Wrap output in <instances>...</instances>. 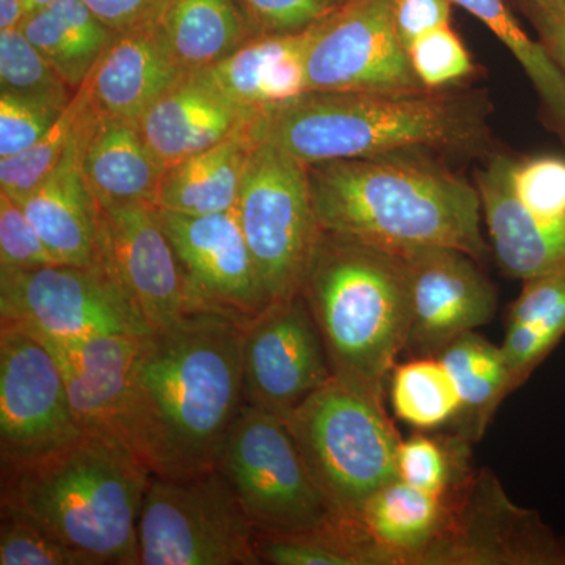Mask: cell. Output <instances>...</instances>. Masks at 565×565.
<instances>
[{
  "label": "cell",
  "instance_id": "f35d334b",
  "mask_svg": "<svg viewBox=\"0 0 565 565\" xmlns=\"http://www.w3.org/2000/svg\"><path fill=\"white\" fill-rule=\"evenodd\" d=\"M255 35L310 31L343 6V0H236Z\"/></svg>",
  "mask_w": 565,
  "mask_h": 565
},
{
  "label": "cell",
  "instance_id": "7a4b0ae2",
  "mask_svg": "<svg viewBox=\"0 0 565 565\" xmlns=\"http://www.w3.org/2000/svg\"><path fill=\"white\" fill-rule=\"evenodd\" d=\"M486 104L446 92H308L259 114L252 139L267 141L305 167L394 152L471 150L486 141Z\"/></svg>",
  "mask_w": 565,
  "mask_h": 565
},
{
  "label": "cell",
  "instance_id": "ab89813d",
  "mask_svg": "<svg viewBox=\"0 0 565 565\" xmlns=\"http://www.w3.org/2000/svg\"><path fill=\"white\" fill-rule=\"evenodd\" d=\"M62 264L43 243L17 200L0 192V270L35 269Z\"/></svg>",
  "mask_w": 565,
  "mask_h": 565
},
{
  "label": "cell",
  "instance_id": "52a82bcc",
  "mask_svg": "<svg viewBox=\"0 0 565 565\" xmlns=\"http://www.w3.org/2000/svg\"><path fill=\"white\" fill-rule=\"evenodd\" d=\"M258 531L221 470L152 476L139 520V565H256Z\"/></svg>",
  "mask_w": 565,
  "mask_h": 565
},
{
  "label": "cell",
  "instance_id": "e0dca14e",
  "mask_svg": "<svg viewBox=\"0 0 565 565\" xmlns=\"http://www.w3.org/2000/svg\"><path fill=\"white\" fill-rule=\"evenodd\" d=\"M152 330L189 313L184 277L158 207L103 210L102 263Z\"/></svg>",
  "mask_w": 565,
  "mask_h": 565
},
{
  "label": "cell",
  "instance_id": "f546056e",
  "mask_svg": "<svg viewBox=\"0 0 565 565\" xmlns=\"http://www.w3.org/2000/svg\"><path fill=\"white\" fill-rule=\"evenodd\" d=\"M161 28L174 61L188 74L225 61L255 36L236 0H173Z\"/></svg>",
  "mask_w": 565,
  "mask_h": 565
},
{
  "label": "cell",
  "instance_id": "60d3db41",
  "mask_svg": "<svg viewBox=\"0 0 565 565\" xmlns=\"http://www.w3.org/2000/svg\"><path fill=\"white\" fill-rule=\"evenodd\" d=\"M451 0H394V28L405 50L426 33L451 24Z\"/></svg>",
  "mask_w": 565,
  "mask_h": 565
},
{
  "label": "cell",
  "instance_id": "2e32d148",
  "mask_svg": "<svg viewBox=\"0 0 565 565\" xmlns=\"http://www.w3.org/2000/svg\"><path fill=\"white\" fill-rule=\"evenodd\" d=\"M408 277L411 323L404 352L437 356L460 334L492 321L497 289L467 253L426 247L403 253Z\"/></svg>",
  "mask_w": 565,
  "mask_h": 565
},
{
  "label": "cell",
  "instance_id": "bcb514c9",
  "mask_svg": "<svg viewBox=\"0 0 565 565\" xmlns=\"http://www.w3.org/2000/svg\"><path fill=\"white\" fill-rule=\"evenodd\" d=\"M343 2H348V0H343Z\"/></svg>",
  "mask_w": 565,
  "mask_h": 565
},
{
  "label": "cell",
  "instance_id": "83f0119b",
  "mask_svg": "<svg viewBox=\"0 0 565 565\" xmlns=\"http://www.w3.org/2000/svg\"><path fill=\"white\" fill-rule=\"evenodd\" d=\"M565 337V270L523 281L509 308L503 352L512 392L520 388Z\"/></svg>",
  "mask_w": 565,
  "mask_h": 565
},
{
  "label": "cell",
  "instance_id": "74e56055",
  "mask_svg": "<svg viewBox=\"0 0 565 565\" xmlns=\"http://www.w3.org/2000/svg\"><path fill=\"white\" fill-rule=\"evenodd\" d=\"M511 184L527 211L539 217H565V158L537 156L512 161Z\"/></svg>",
  "mask_w": 565,
  "mask_h": 565
},
{
  "label": "cell",
  "instance_id": "7402d4cb",
  "mask_svg": "<svg viewBox=\"0 0 565 565\" xmlns=\"http://www.w3.org/2000/svg\"><path fill=\"white\" fill-rule=\"evenodd\" d=\"M258 115L195 73L178 82L137 121L151 150L169 169L228 139Z\"/></svg>",
  "mask_w": 565,
  "mask_h": 565
},
{
  "label": "cell",
  "instance_id": "d6986e66",
  "mask_svg": "<svg viewBox=\"0 0 565 565\" xmlns=\"http://www.w3.org/2000/svg\"><path fill=\"white\" fill-rule=\"evenodd\" d=\"M512 159L494 156L478 173L482 217L501 269L516 280L565 270V217H539L516 199Z\"/></svg>",
  "mask_w": 565,
  "mask_h": 565
},
{
  "label": "cell",
  "instance_id": "ffe728a7",
  "mask_svg": "<svg viewBox=\"0 0 565 565\" xmlns=\"http://www.w3.org/2000/svg\"><path fill=\"white\" fill-rule=\"evenodd\" d=\"M79 139L82 173L103 210L158 207L167 166L151 150L139 121L106 117L92 106Z\"/></svg>",
  "mask_w": 565,
  "mask_h": 565
},
{
  "label": "cell",
  "instance_id": "ac0fdd59",
  "mask_svg": "<svg viewBox=\"0 0 565 565\" xmlns=\"http://www.w3.org/2000/svg\"><path fill=\"white\" fill-rule=\"evenodd\" d=\"M140 340L141 337L41 340L50 345L61 364L71 408L82 433L110 438L132 452V367Z\"/></svg>",
  "mask_w": 565,
  "mask_h": 565
},
{
  "label": "cell",
  "instance_id": "8fae6325",
  "mask_svg": "<svg viewBox=\"0 0 565 565\" xmlns=\"http://www.w3.org/2000/svg\"><path fill=\"white\" fill-rule=\"evenodd\" d=\"M418 565H565V537L516 505L492 471L470 476Z\"/></svg>",
  "mask_w": 565,
  "mask_h": 565
},
{
  "label": "cell",
  "instance_id": "277c9868",
  "mask_svg": "<svg viewBox=\"0 0 565 565\" xmlns=\"http://www.w3.org/2000/svg\"><path fill=\"white\" fill-rule=\"evenodd\" d=\"M300 296L321 333L333 379L385 404L411 323L403 253L319 226Z\"/></svg>",
  "mask_w": 565,
  "mask_h": 565
},
{
  "label": "cell",
  "instance_id": "3957f363",
  "mask_svg": "<svg viewBox=\"0 0 565 565\" xmlns=\"http://www.w3.org/2000/svg\"><path fill=\"white\" fill-rule=\"evenodd\" d=\"M316 221L396 253L456 248L481 262L478 188L455 174L386 158L330 161L307 167Z\"/></svg>",
  "mask_w": 565,
  "mask_h": 565
},
{
  "label": "cell",
  "instance_id": "d590c367",
  "mask_svg": "<svg viewBox=\"0 0 565 565\" xmlns=\"http://www.w3.org/2000/svg\"><path fill=\"white\" fill-rule=\"evenodd\" d=\"M71 102L0 92V159L31 148L57 122Z\"/></svg>",
  "mask_w": 565,
  "mask_h": 565
},
{
  "label": "cell",
  "instance_id": "7bdbcfd3",
  "mask_svg": "<svg viewBox=\"0 0 565 565\" xmlns=\"http://www.w3.org/2000/svg\"><path fill=\"white\" fill-rule=\"evenodd\" d=\"M527 20L537 31L541 43L565 73V17L535 14Z\"/></svg>",
  "mask_w": 565,
  "mask_h": 565
},
{
  "label": "cell",
  "instance_id": "e575fe53",
  "mask_svg": "<svg viewBox=\"0 0 565 565\" xmlns=\"http://www.w3.org/2000/svg\"><path fill=\"white\" fill-rule=\"evenodd\" d=\"M0 565H88L31 515L0 504Z\"/></svg>",
  "mask_w": 565,
  "mask_h": 565
},
{
  "label": "cell",
  "instance_id": "4316f807",
  "mask_svg": "<svg viewBox=\"0 0 565 565\" xmlns=\"http://www.w3.org/2000/svg\"><path fill=\"white\" fill-rule=\"evenodd\" d=\"M20 28L74 92L118 35L82 0H52L25 14Z\"/></svg>",
  "mask_w": 565,
  "mask_h": 565
},
{
  "label": "cell",
  "instance_id": "1f68e13d",
  "mask_svg": "<svg viewBox=\"0 0 565 565\" xmlns=\"http://www.w3.org/2000/svg\"><path fill=\"white\" fill-rule=\"evenodd\" d=\"M470 441L460 435H412L397 448V478L424 492L451 501L473 475Z\"/></svg>",
  "mask_w": 565,
  "mask_h": 565
},
{
  "label": "cell",
  "instance_id": "8992f818",
  "mask_svg": "<svg viewBox=\"0 0 565 565\" xmlns=\"http://www.w3.org/2000/svg\"><path fill=\"white\" fill-rule=\"evenodd\" d=\"M308 470L334 514L360 522L364 504L397 478L403 438L385 404L353 392L332 379L288 418Z\"/></svg>",
  "mask_w": 565,
  "mask_h": 565
},
{
  "label": "cell",
  "instance_id": "ee69618b",
  "mask_svg": "<svg viewBox=\"0 0 565 565\" xmlns=\"http://www.w3.org/2000/svg\"><path fill=\"white\" fill-rule=\"evenodd\" d=\"M526 18L535 14L548 17H565V0H514Z\"/></svg>",
  "mask_w": 565,
  "mask_h": 565
},
{
  "label": "cell",
  "instance_id": "cb8c5ba5",
  "mask_svg": "<svg viewBox=\"0 0 565 565\" xmlns=\"http://www.w3.org/2000/svg\"><path fill=\"white\" fill-rule=\"evenodd\" d=\"M315 28L252 36L225 61L196 74L245 109L256 114L278 109L310 92L307 52Z\"/></svg>",
  "mask_w": 565,
  "mask_h": 565
},
{
  "label": "cell",
  "instance_id": "44dd1931",
  "mask_svg": "<svg viewBox=\"0 0 565 565\" xmlns=\"http://www.w3.org/2000/svg\"><path fill=\"white\" fill-rule=\"evenodd\" d=\"M185 76L158 22L118 33L82 88L99 115L139 120Z\"/></svg>",
  "mask_w": 565,
  "mask_h": 565
},
{
  "label": "cell",
  "instance_id": "5b68a950",
  "mask_svg": "<svg viewBox=\"0 0 565 565\" xmlns=\"http://www.w3.org/2000/svg\"><path fill=\"white\" fill-rule=\"evenodd\" d=\"M128 446L82 434L2 470V504L20 509L88 565H139V520L152 479Z\"/></svg>",
  "mask_w": 565,
  "mask_h": 565
},
{
  "label": "cell",
  "instance_id": "4dcf8cb0",
  "mask_svg": "<svg viewBox=\"0 0 565 565\" xmlns=\"http://www.w3.org/2000/svg\"><path fill=\"white\" fill-rule=\"evenodd\" d=\"M390 401L396 418L419 430L452 424L460 412L455 382L437 356L396 364L390 375Z\"/></svg>",
  "mask_w": 565,
  "mask_h": 565
},
{
  "label": "cell",
  "instance_id": "8d00e7d4",
  "mask_svg": "<svg viewBox=\"0 0 565 565\" xmlns=\"http://www.w3.org/2000/svg\"><path fill=\"white\" fill-rule=\"evenodd\" d=\"M408 62L426 90H444L475 71L470 52L451 24L423 35L407 50Z\"/></svg>",
  "mask_w": 565,
  "mask_h": 565
},
{
  "label": "cell",
  "instance_id": "d4e9b609",
  "mask_svg": "<svg viewBox=\"0 0 565 565\" xmlns=\"http://www.w3.org/2000/svg\"><path fill=\"white\" fill-rule=\"evenodd\" d=\"M247 126L210 150L169 167L159 192V210L185 215L233 211L256 141Z\"/></svg>",
  "mask_w": 565,
  "mask_h": 565
},
{
  "label": "cell",
  "instance_id": "b9f144b4",
  "mask_svg": "<svg viewBox=\"0 0 565 565\" xmlns=\"http://www.w3.org/2000/svg\"><path fill=\"white\" fill-rule=\"evenodd\" d=\"M110 31L125 33L162 21L173 0H82Z\"/></svg>",
  "mask_w": 565,
  "mask_h": 565
},
{
  "label": "cell",
  "instance_id": "f6af8a7d",
  "mask_svg": "<svg viewBox=\"0 0 565 565\" xmlns=\"http://www.w3.org/2000/svg\"><path fill=\"white\" fill-rule=\"evenodd\" d=\"M22 2H24L25 14H29L52 2V0H22Z\"/></svg>",
  "mask_w": 565,
  "mask_h": 565
},
{
  "label": "cell",
  "instance_id": "d6a6232c",
  "mask_svg": "<svg viewBox=\"0 0 565 565\" xmlns=\"http://www.w3.org/2000/svg\"><path fill=\"white\" fill-rule=\"evenodd\" d=\"M90 107V99L81 87L62 117L39 141L20 154L0 159V192L21 202L39 188L62 161Z\"/></svg>",
  "mask_w": 565,
  "mask_h": 565
},
{
  "label": "cell",
  "instance_id": "30bf717a",
  "mask_svg": "<svg viewBox=\"0 0 565 565\" xmlns=\"http://www.w3.org/2000/svg\"><path fill=\"white\" fill-rule=\"evenodd\" d=\"M0 319L47 341L152 332L104 267L73 264L0 270Z\"/></svg>",
  "mask_w": 565,
  "mask_h": 565
},
{
  "label": "cell",
  "instance_id": "484cf974",
  "mask_svg": "<svg viewBox=\"0 0 565 565\" xmlns=\"http://www.w3.org/2000/svg\"><path fill=\"white\" fill-rule=\"evenodd\" d=\"M451 501L396 478L364 504L360 523L392 565H418L444 530Z\"/></svg>",
  "mask_w": 565,
  "mask_h": 565
},
{
  "label": "cell",
  "instance_id": "4fadbf2b",
  "mask_svg": "<svg viewBox=\"0 0 565 565\" xmlns=\"http://www.w3.org/2000/svg\"><path fill=\"white\" fill-rule=\"evenodd\" d=\"M394 0H348L315 28L310 92H423L394 28Z\"/></svg>",
  "mask_w": 565,
  "mask_h": 565
},
{
  "label": "cell",
  "instance_id": "ba28073f",
  "mask_svg": "<svg viewBox=\"0 0 565 565\" xmlns=\"http://www.w3.org/2000/svg\"><path fill=\"white\" fill-rule=\"evenodd\" d=\"M228 479L258 534L302 535L343 519L334 514L281 418L244 404L223 448Z\"/></svg>",
  "mask_w": 565,
  "mask_h": 565
},
{
  "label": "cell",
  "instance_id": "9c48e42d",
  "mask_svg": "<svg viewBox=\"0 0 565 565\" xmlns=\"http://www.w3.org/2000/svg\"><path fill=\"white\" fill-rule=\"evenodd\" d=\"M234 211L270 300L297 296L319 233L307 167L256 141Z\"/></svg>",
  "mask_w": 565,
  "mask_h": 565
},
{
  "label": "cell",
  "instance_id": "603a6c76",
  "mask_svg": "<svg viewBox=\"0 0 565 565\" xmlns=\"http://www.w3.org/2000/svg\"><path fill=\"white\" fill-rule=\"evenodd\" d=\"M81 129L50 177L18 203L58 263L102 267L103 207L82 173Z\"/></svg>",
  "mask_w": 565,
  "mask_h": 565
},
{
  "label": "cell",
  "instance_id": "6da1fadb",
  "mask_svg": "<svg viewBox=\"0 0 565 565\" xmlns=\"http://www.w3.org/2000/svg\"><path fill=\"white\" fill-rule=\"evenodd\" d=\"M244 329L195 311L141 337L132 367V449L154 476L214 470L245 404Z\"/></svg>",
  "mask_w": 565,
  "mask_h": 565
},
{
  "label": "cell",
  "instance_id": "7c38bea8",
  "mask_svg": "<svg viewBox=\"0 0 565 565\" xmlns=\"http://www.w3.org/2000/svg\"><path fill=\"white\" fill-rule=\"evenodd\" d=\"M61 364L50 345L0 322V465L32 462L79 438Z\"/></svg>",
  "mask_w": 565,
  "mask_h": 565
},
{
  "label": "cell",
  "instance_id": "9a60e30c",
  "mask_svg": "<svg viewBox=\"0 0 565 565\" xmlns=\"http://www.w3.org/2000/svg\"><path fill=\"white\" fill-rule=\"evenodd\" d=\"M245 404L286 419L333 379L329 355L300 292L274 300L243 334Z\"/></svg>",
  "mask_w": 565,
  "mask_h": 565
},
{
  "label": "cell",
  "instance_id": "836d02e7",
  "mask_svg": "<svg viewBox=\"0 0 565 565\" xmlns=\"http://www.w3.org/2000/svg\"><path fill=\"white\" fill-rule=\"evenodd\" d=\"M0 92L62 102L76 95L21 28L0 29Z\"/></svg>",
  "mask_w": 565,
  "mask_h": 565
},
{
  "label": "cell",
  "instance_id": "f1b7e54d",
  "mask_svg": "<svg viewBox=\"0 0 565 565\" xmlns=\"http://www.w3.org/2000/svg\"><path fill=\"white\" fill-rule=\"evenodd\" d=\"M437 359L451 375L459 394L460 412L452 423L455 434L475 444L484 437L494 412L512 393L503 352L475 330L446 344Z\"/></svg>",
  "mask_w": 565,
  "mask_h": 565
},
{
  "label": "cell",
  "instance_id": "5bb4252c",
  "mask_svg": "<svg viewBox=\"0 0 565 565\" xmlns=\"http://www.w3.org/2000/svg\"><path fill=\"white\" fill-rule=\"evenodd\" d=\"M158 212L184 277L189 313L222 315L245 329L273 303L236 211L185 215L158 207Z\"/></svg>",
  "mask_w": 565,
  "mask_h": 565
}]
</instances>
